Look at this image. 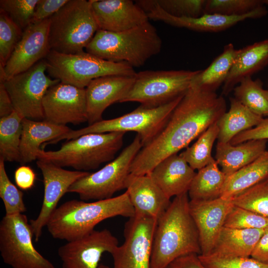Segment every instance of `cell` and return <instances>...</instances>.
Returning <instances> with one entry per match:
<instances>
[{"label": "cell", "instance_id": "ba28073f", "mask_svg": "<svg viewBox=\"0 0 268 268\" xmlns=\"http://www.w3.org/2000/svg\"><path fill=\"white\" fill-rule=\"evenodd\" d=\"M47 71L53 79L80 88L93 80L108 75L135 76L134 68L126 63H114L83 51L66 54L51 50L45 58Z\"/></svg>", "mask_w": 268, "mask_h": 268}, {"label": "cell", "instance_id": "ffe728a7", "mask_svg": "<svg viewBox=\"0 0 268 268\" xmlns=\"http://www.w3.org/2000/svg\"><path fill=\"white\" fill-rule=\"evenodd\" d=\"M91 10L98 30L121 32L149 21L147 13L131 0H91Z\"/></svg>", "mask_w": 268, "mask_h": 268}, {"label": "cell", "instance_id": "c3c4849f", "mask_svg": "<svg viewBox=\"0 0 268 268\" xmlns=\"http://www.w3.org/2000/svg\"><path fill=\"white\" fill-rule=\"evenodd\" d=\"M14 108L5 86L0 82V118L10 115L14 111Z\"/></svg>", "mask_w": 268, "mask_h": 268}, {"label": "cell", "instance_id": "9a60e30c", "mask_svg": "<svg viewBox=\"0 0 268 268\" xmlns=\"http://www.w3.org/2000/svg\"><path fill=\"white\" fill-rule=\"evenodd\" d=\"M50 18L31 23L22 36L3 67L0 66V82L29 69L45 59L51 51Z\"/></svg>", "mask_w": 268, "mask_h": 268}, {"label": "cell", "instance_id": "cb8c5ba5", "mask_svg": "<svg viewBox=\"0 0 268 268\" xmlns=\"http://www.w3.org/2000/svg\"><path fill=\"white\" fill-rule=\"evenodd\" d=\"M71 130L67 126L45 120L35 121L24 118L20 144V163L25 164L37 159L41 145L61 137Z\"/></svg>", "mask_w": 268, "mask_h": 268}, {"label": "cell", "instance_id": "8fae6325", "mask_svg": "<svg viewBox=\"0 0 268 268\" xmlns=\"http://www.w3.org/2000/svg\"><path fill=\"white\" fill-rule=\"evenodd\" d=\"M31 225L23 213L3 216L0 222V253L12 268H56L35 248Z\"/></svg>", "mask_w": 268, "mask_h": 268}, {"label": "cell", "instance_id": "52a82bcc", "mask_svg": "<svg viewBox=\"0 0 268 268\" xmlns=\"http://www.w3.org/2000/svg\"><path fill=\"white\" fill-rule=\"evenodd\" d=\"M184 95L160 106L148 107L140 105L122 116L102 120L78 130H71L48 144H55L64 139L70 140L87 134L134 132L139 135L144 146L164 128Z\"/></svg>", "mask_w": 268, "mask_h": 268}, {"label": "cell", "instance_id": "f1b7e54d", "mask_svg": "<svg viewBox=\"0 0 268 268\" xmlns=\"http://www.w3.org/2000/svg\"><path fill=\"white\" fill-rule=\"evenodd\" d=\"M239 49L232 43L224 46L222 52L204 70H200L193 78L191 86L215 92L223 85L232 67Z\"/></svg>", "mask_w": 268, "mask_h": 268}, {"label": "cell", "instance_id": "d4e9b609", "mask_svg": "<svg viewBox=\"0 0 268 268\" xmlns=\"http://www.w3.org/2000/svg\"><path fill=\"white\" fill-rule=\"evenodd\" d=\"M268 65V39L239 49L222 87V94L227 95L244 78L263 69Z\"/></svg>", "mask_w": 268, "mask_h": 268}, {"label": "cell", "instance_id": "b9f144b4", "mask_svg": "<svg viewBox=\"0 0 268 268\" xmlns=\"http://www.w3.org/2000/svg\"><path fill=\"white\" fill-rule=\"evenodd\" d=\"M202 264L207 268H268V265L251 257L219 258L199 255Z\"/></svg>", "mask_w": 268, "mask_h": 268}, {"label": "cell", "instance_id": "681fc988", "mask_svg": "<svg viewBox=\"0 0 268 268\" xmlns=\"http://www.w3.org/2000/svg\"><path fill=\"white\" fill-rule=\"evenodd\" d=\"M263 2L265 5L268 6V0H264Z\"/></svg>", "mask_w": 268, "mask_h": 268}, {"label": "cell", "instance_id": "1f68e13d", "mask_svg": "<svg viewBox=\"0 0 268 268\" xmlns=\"http://www.w3.org/2000/svg\"><path fill=\"white\" fill-rule=\"evenodd\" d=\"M24 118L14 110L0 119V155L5 162H21L20 144Z\"/></svg>", "mask_w": 268, "mask_h": 268}, {"label": "cell", "instance_id": "e0dca14e", "mask_svg": "<svg viewBox=\"0 0 268 268\" xmlns=\"http://www.w3.org/2000/svg\"><path fill=\"white\" fill-rule=\"evenodd\" d=\"M42 104L47 121L63 126L87 122L85 88L59 82L49 88Z\"/></svg>", "mask_w": 268, "mask_h": 268}, {"label": "cell", "instance_id": "e575fe53", "mask_svg": "<svg viewBox=\"0 0 268 268\" xmlns=\"http://www.w3.org/2000/svg\"><path fill=\"white\" fill-rule=\"evenodd\" d=\"M234 205L268 218V178L232 199Z\"/></svg>", "mask_w": 268, "mask_h": 268}, {"label": "cell", "instance_id": "8992f818", "mask_svg": "<svg viewBox=\"0 0 268 268\" xmlns=\"http://www.w3.org/2000/svg\"><path fill=\"white\" fill-rule=\"evenodd\" d=\"M50 19V49L60 53L83 52L98 30L91 0H69Z\"/></svg>", "mask_w": 268, "mask_h": 268}, {"label": "cell", "instance_id": "836d02e7", "mask_svg": "<svg viewBox=\"0 0 268 268\" xmlns=\"http://www.w3.org/2000/svg\"><path fill=\"white\" fill-rule=\"evenodd\" d=\"M218 134L219 129L216 123L204 131L192 146L180 154L194 170H200L214 159L211 151Z\"/></svg>", "mask_w": 268, "mask_h": 268}, {"label": "cell", "instance_id": "f35d334b", "mask_svg": "<svg viewBox=\"0 0 268 268\" xmlns=\"http://www.w3.org/2000/svg\"><path fill=\"white\" fill-rule=\"evenodd\" d=\"M224 227L237 229H265L268 228V218L234 205L226 218Z\"/></svg>", "mask_w": 268, "mask_h": 268}, {"label": "cell", "instance_id": "ac0fdd59", "mask_svg": "<svg viewBox=\"0 0 268 268\" xmlns=\"http://www.w3.org/2000/svg\"><path fill=\"white\" fill-rule=\"evenodd\" d=\"M264 5L243 15L227 16L215 13H203L193 18L172 16L166 13L151 0H145L144 6L149 20L164 22L174 27L186 28L198 32H217L225 30L240 22L248 19L263 17L268 13Z\"/></svg>", "mask_w": 268, "mask_h": 268}, {"label": "cell", "instance_id": "5b68a950", "mask_svg": "<svg viewBox=\"0 0 268 268\" xmlns=\"http://www.w3.org/2000/svg\"><path fill=\"white\" fill-rule=\"evenodd\" d=\"M125 133H91L67 140L57 150L41 149L37 159L50 161L75 170H95L115 159L123 144Z\"/></svg>", "mask_w": 268, "mask_h": 268}, {"label": "cell", "instance_id": "8d00e7d4", "mask_svg": "<svg viewBox=\"0 0 268 268\" xmlns=\"http://www.w3.org/2000/svg\"><path fill=\"white\" fill-rule=\"evenodd\" d=\"M264 5L262 0H206L204 13L239 16Z\"/></svg>", "mask_w": 268, "mask_h": 268}, {"label": "cell", "instance_id": "7a4b0ae2", "mask_svg": "<svg viewBox=\"0 0 268 268\" xmlns=\"http://www.w3.org/2000/svg\"><path fill=\"white\" fill-rule=\"evenodd\" d=\"M188 193L174 197L158 219L151 249L150 268H168L175 260L201 254L198 230L189 209Z\"/></svg>", "mask_w": 268, "mask_h": 268}, {"label": "cell", "instance_id": "f6af8a7d", "mask_svg": "<svg viewBox=\"0 0 268 268\" xmlns=\"http://www.w3.org/2000/svg\"><path fill=\"white\" fill-rule=\"evenodd\" d=\"M36 175L29 166L22 165L17 168L14 172V180L17 186L22 190L31 189L35 183Z\"/></svg>", "mask_w": 268, "mask_h": 268}, {"label": "cell", "instance_id": "ee69618b", "mask_svg": "<svg viewBox=\"0 0 268 268\" xmlns=\"http://www.w3.org/2000/svg\"><path fill=\"white\" fill-rule=\"evenodd\" d=\"M252 139H268V118L262 121L253 128L238 134L230 141L232 145H237Z\"/></svg>", "mask_w": 268, "mask_h": 268}, {"label": "cell", "instance_id": "4316f807", "mask_svg": "<svg viewBox=\"0 0 268 268\" xmlns=\"http://www.w3.org/2000/svg\"><path fill=\"white\" fill-rule=\"evenodd\" d=\"M267 139H252L232 145L217 141L215 160L226 176L251 163L265 151Z\"/></svg>", "mask_w": 268, "mask_h": 268}, {"label": "cell", "instance_id": "44dd1931", "mask_svg": "<svg viewBox=\"0 0 268 268\" xmlns=\"http://www.w3.org/2000/svg\"><path fill=\"white\" fill-rule=\"evenodd\" d=\"M134 81V76L108 75L96 78L85 88L88 125L102 119L104 111L111 105L121 102Z\"/></svg>", "mask_w": 268, "mask_h": 268}, {"label": "cell", "instance_id": "74e56055", "mask_svg": "<svg viewBox=\"0 0 268 268\" xmlns=\"http://www.w3.org/2000/svg\"><path fill=\"white\" fill-rule=\"evenodd\" d=\"M22 33L5 13L0 11V66L4 67Z\"/></svg>", "mask_w": 268, "mask_h": 268}, {"label": "cell", "instance_id": "bcb514c9", "mask_svg": "<svg viewBox=\"0 0 268 268\" xmlns=\"http://www.w3.org/2000/svg\"><path fill=\"white\" fill-rule=\"evenodd\" d=\"M250 257L268 265V228L257 243Z\"/></svg>", "mask_w": 268, "mask_h": 268}, {"label": "cell", "instance_id": "603a6c76", "mask_svg": "<svg viewBox=\"0 0 268 268\" xmlns=\"http://www.w3.org/2000/svg\"><path fill=\"white\" fill-rule=\"evenodd\" d=\"M196 173L178 153L162 160L148 174L169 199L188 193Z\"/></svg>", "mask_w": 268, "mask_h": 268}, {"label": "cell", "instance_id": "3957f363", "mask_svg": "<svg viewBox=\"0 0 268 268\" xmlns=\"http://www.w3.org/2000/svg\"><path fill=\"white\" fill-rule=\"evenodd\" d=\"M135 212L128 193L93 202L72 200L58 206L46 225L56 239L67 242L81 238L94 230L102 221L121 216L131 218Z\"/></svg>", "mask_w": 268, "mask_h": 268}, {"label": "cell", "instance_id": "277c9868", "mask_svg": "<svg viewBox=\"0 0 268 268\" xmlns=\"http://www.w3.org/2000/svg\"><path fill=\"white\" fill-rule=\"evenodd\" d=\"M162 40L149 21L118 32L98 30L85 48L87 53L114 63H126L134 67L143 66L158 54Z\"/></svg>", "mask_w": 268, "mask_h": 268}, {"label": "cell", "instance_id": "ab89813d", "mask_svg": "<svg viewBox=\"0 0 268 268\" xmlns=\"http://www.w3.org/2000/svg\"><path fill=\"white\" fill-rule=\"evenodd\" d=\"M39 0H0V11L5 13L23 31L31 23Z\"/></svg>", "mask_w": 268, "mask_h": 268}, {"label": "cell", "instance_id": "5bb4252c", "mask_svg": "<svg viewBox=\"0 0 268 268\" xmlns=\"http://www.w3.org/2000/svg\"><path fill=\"white\" fill-rule=\"evenodd\" d=\"M37 167L41 171L44 187V197L40 212L30 221L35 242H38L43 229L58 207L60 199L76 181L88 175L89 172L68 170L51 162L37 159Z\"/></svg>", "mask_w": 268, "mask_h": 268}, {"label": "cell", "instance_id": "484cf974", "mask_svg": "<svg viewBox=\"0 0 268 268\" xmlns=\"http://www.w3.org/2000/svg\"><path fill=\"white\" fill-rule=\"evenodd\" d=\"M265 230L223 227L207 256L219 258L249 257Z\"/></svg>", "mask_w": 268, "mask_h": 268}, {"label": "cell", "instance_id": "d6986e66", "mask_svg": "<svg viewBox=\"0 0 268 268\" xmlns=\"http://www.w3.org/2000/svg\"><path fill=\"white\" fill-rule=\"evenodd\" d=\"M234 206L232 199L218 198L208 201H191L189 209L197 227L201 254L208 256Z\"/></svg>", "mask_w": 268, "mask_h": 268}, {"label": "cell", "instance_id": "4fadbf2b", "mask_svg": "<svg viewBox=\"0 0 268 268\" xmlns=\"http://www.w3.org/2000/svg\"><path fill=\"white\" fill-rule=\"evenodd\" d=\"M157 220L134 215L126 222L124 242L111 254L113 268H150L153 236Z\"/></svg>", "mask_w": 268, "mask_h": 268}, {"label": "cell", "instance_id": "9c48e42d", "mask_svg": "<svg viewBox=\"0 0 268 268\" xmlns=\"http://www.w3.org/2000/svg\"><path fill=\"white\" fill-rule=\"evenodd\" d=\"M200 70H147L136 72L131 90L121 103L136 102L156 107L184 95Z\"/></svg>", "mask_w": 268, "mask_h": 268}, {"label": "cell", "instance_id": "d6a6232c", "mask_svg": "<svg viewBox=\"0 0 268 268\" xmlns=\"http://www.w3.org/2000/svg\"><path fill=\"white\" fill-rule=\"evenodd\" d=\"M262 80L251 76L243 78L234 88V98L253 113L268 116V90L263 88Z\"/></svg>", "mask_w": 268, "mask_h": 268}, {"label": "cell", "instance_id": "60d3db41", "mask_svg": "<svg viewBox=\"0 0 268 268\" xmlns=\"http://www.w3.org/2000/svg\"><path fill=\"white\" fill-rule=\"evenodd\" d=\"M151 1L172 16L196 18L204 13L206 0H151Z\"/></svg>", "mask_w": 268, "mask_h": 268}, {"label": "cell", "instance_id": "6da1fadb", "mask_svg": "<svg viewBox=\"0 0 268 268\" xmlns=\"http://www.w3.org/2000/svg\"><path fill=\"white\" fill-rule=\"evenodd\" d=\"M224 98L216 92L191 86L160 132L143 146L133 160L130 174H148L166 157L187 148L226 112Z\"/></svg>", "mask_w": 268, "mask_h": 268}, {"label": "cell", "instance_id": "7bdbcfd3", "mask_svg": "<svg viewBox=\"0 0 268 268\" xmlns=\"http://www.w3.org/2000/svg\"><path fill=\"white\" fill-rule=\"evenodd\" d=\"M69 0H39L35 7L31 23L49 19Z\"/></svg>", "mask_w": 268, "mask_h": 268}, {"label": "cell", "instance_id": "d590c367", "mask_svg": "<svg viewBox=\"0 0 268 268\" xmlns=\"http://www.w3.org/2000/svg\"><path fill=\"white\" fill-rule=\"evenodd\" d=\"M4 162L0 157V197L4 205L5 215L23 213L26 211L23 193L10 180Z\"/></svg>", "mask_w": 268, "mask_h": 268}, {"label": "cell", "instance_id": "7dc6e473", "mask_svg": "<svg viewBox=\"0 0 268 268\" xmlns=\"http://www.w3.org/2000/svg\"><path fill=\"white\" fill-rule=\"evenodd\" d=\"M168 268H207L201 262L199 255L191 254L178 258Z\"/></svg>", "mask_w": 268, "mask_h": 268}, {"label": "cell", "instance_id": "2e32d148", "mask_svg": "<svg viewBox=\"0 0 268 268\" xmlns=\"http://www.w3.org/2000/svg\"><path fill=\"white\" fill-rule=\"evenodd\" d=\"M119 246L117 238L107 229L93 230L60 247L62 268H110L100 264L103 254H110Z\"/></svg>", "mask_w": 268, "mask_h": 268}, {"label": "cell", "instance_id": "7c38bea8", "mask_svg": "<svg viewBox=\"0 0 268 268\" xmlns=\"http://www.w3.org/2000/svg\"><path fill=\"white\" fill-rule=\"evenodd\" d=\"M45 59L25 71L1 82L5 86L14 110L24 118L35 121L44 120L43 99L49 88L59 82L46 75Z\"/></svg>", "mask_w": 268, "mask_h": 268}, {"label": "cell", "instance_id": "30bf717a", "mask_svg": "<svg viewBox=\"0 0 268 268\" xmlns=\"http://www.w3.org/2000/svg\"><path fill=\"white\" fill-rule=\"evenodd\" d=\"M143 145L138 135L114 160L100 170L76 181L67 193L78 194L82 201L110 199L125 189L130 167Z\"/></svg>", "mask_w": 268, "mask_h": 268}, {"label": "cell", "instance_id": "7402d4cb", "mask_svg": "<svg viewBox=\"0 0 268 268\" xmlns=\"http://www.w3.org/2000/svg\"><path fill=\"white\" fill-rule=\"evenodd\" d=\"M125 189L134 208L135 215L158 219L171 201L149 174H130Z\"/></svg>", "mask_w": 268, "mask_h": 268}, {"label": "cell", "instance_id": "f546056e", "mask_svg": "<svg viewBox=\"0 0 268 268\" xmlns=\"http://www.w3.org/2000/svg\"><path fill=\"white\" fill-rule=\"evenodd\" d=\"M230 108L217 122L219 142L227 143L240 133L257 126L263 119L234 98H230Z\"/></svg>", "mask_w": 268, "mask_h": 268}, {"label": "cell", "instance_id": "83f0119b", "mask_svg": "<svg viewBox=\"0 0 268 268\" xmlns=\"http://www.w3.org/2000/svg\"><path fill=\"white\" fill-rule=\"evenodd\" d=\"M268 178V151L235 173L226 176L220 197L232 199Z\"/></svg>", "mask_w": 268, "mask_h": 268}, {"label": "cell", "instance_id": "4dcf8cb0", "mask_svg": "<svg viewBox=\"0 0 268 268\" xmlns=\"http://www.w3.org/2000/svg\"><path fill=\"white\" fill-rule=\"evenodd\" d=\"M226 175L215 159L196 173L188 191L191 201H208L220 197Z\"/></svg>", "mask_w": 268, "mask_h": 268}]
</instances>
